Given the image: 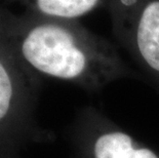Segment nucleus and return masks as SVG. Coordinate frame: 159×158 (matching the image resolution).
<instances>
[{"label": "nucleus", "mask_w": 159, "mask_h": 158, "mask_svg": "<svg viewBox=\"0 0 159 158\" xmlns=\"http://www.w3.org/2000/svg\"><path fill=\"white\" fill-rule=\"evenodd\" d=\"M19 50L37 72L93 92L134 75L112 43L80 27L35 25L25 32Z\"/></svg>", "instance_id": "1"}, {"label": "nucleus", "mask_w": 159, "mask_h": 158, "mask_svg": "<svg viewBox=\"0 0 159 158\" xmlns=\"http://www.w3.org/2000/svg\"><path fill=\"white\" fill-rule=\"evenodd\" d=\"M116 35L159 79V0H110Z\"/></svg>", "instance_id": "2"}, {"label": "nucleus", "mask_w": 159, "mask_h": 158, "mask_svg": "<svg viewBox=\"0 0 159 158\" xmlns=\"http://www.w3.org/2000/svg\"><path fill=\"white\" fill-rule=\"evenodd\" d=\"M77 158H159V153L130 136L93 107L80 112L74 125Z\"/></svg>", "instance_id": "3"}, {"label": "nucleus", "mask_w": 159, "mask_h": 158, "mask_svg": "<svg viewBox=\"0 0 159 158\" xmlns=\"http://www.w3.org/2000/svg\"><path fill=\"white\" fill-rule=\"evenodd\" d=\"M34 99L16 76L11 64L0 55V144L15 147L30 138L42 136L34 123Z\"/></svg>", "instance_id": "4"}, {"label": "nucleus", "mask_w": 159, "mask_h": 158, "mask_svg": "<svg viewBox=\"0 0 159 158\" xmlns=\"http://www.w3.org/2000/svg\"><path fill=\"white\" fill-rule=\"evenodd\" d=\"M105 1L106 0H34V4L43 15L72 20L94 11Z\"/></svg>", "instance_id": "5"}, {"label": "nucleus", "mask_w": 159, "mask_h": 158, "mask_svg": "<svg viewBox=\"0 0 159 158\" xmlns=\"http://www.w3.org/2000/svg\"><path fill=\"white\" fill-rule=\"evenodd\" d=\"M12 147H7L0 144V158H18L13 152Z\"/></svg>", "instance_id": "6"}]
</instances>
